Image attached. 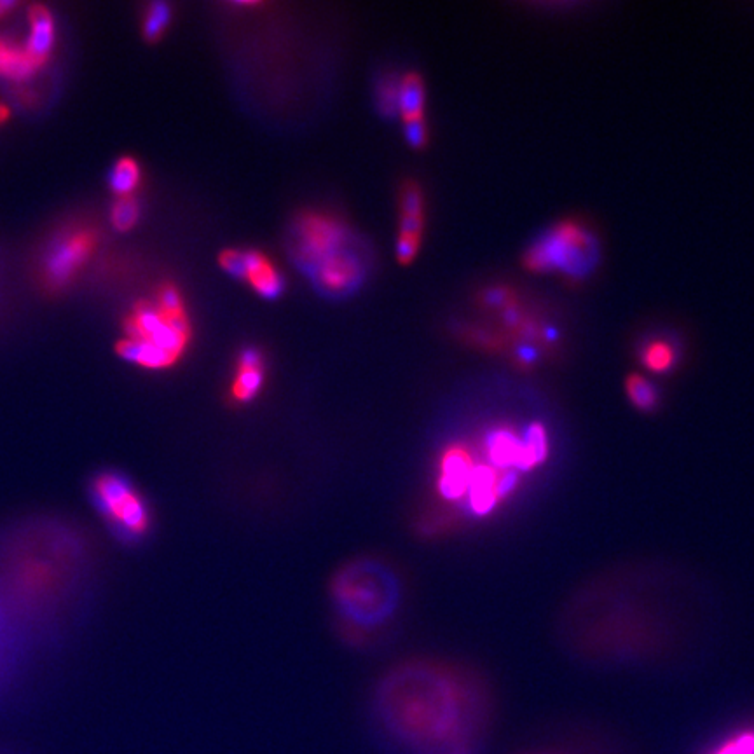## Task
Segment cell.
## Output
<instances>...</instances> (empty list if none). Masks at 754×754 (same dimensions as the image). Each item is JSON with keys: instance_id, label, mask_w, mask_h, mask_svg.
Listing matches in <instances>:
<instances>
[{"instance_id": "7402d4cb", "label": "cell", "mask_w": 754, "mask_h": 754, "mask_svg": "<svg viewBox=\"0 0 754 754\" xmlns=\"http://www.w3.org/2000/svg\"><path fill=\"white\" fill-rule=\"evenodd\" d=\"M398 86L400 83L395 79H384L377 86V107L383 114H397L398 112Z\"/></svg>"}, {"instance_id": "ac0fdd59", "label": "cell", "mask_w": 754, "mask_h": 754, "mask_svg": "<svg viewBox=\"0 0 754 754\" xmlns=\"http://www.w3.org/2000/svg\"><path fill=\"white\" fill-rule=\"evenodd\" d=\"M625 393L627 398L638 411L653 412L657 411L660 404L659 391L655 384L638 372H632L625 379Z\"/></svg>"}, {"instance_id": "7c38bea8", "label": "cell", "mask_w": 754, "mask_h": 754, "mask_svg": "<svg viewBox=\"0 0 754 754\" xmlns=\"http://www.w3.org/2000/svg\"><path fill=\"white\" fill-rule=\"evenodd\" d=\"M266 364L259 350L247 348L240 353L233 381L229 386V398L234 404H248L252 402L264 386L266 379Z\"/></svg>"}, {"instance_id": "4316f807", "label": "cell", "mask_w": 754, "mask_h": 754, "mask_svg": "<svg viewBox=\"0 0 754 754\" xmlns=\"http://www.w3.org/2000/svg\"><path fill=\"white\" fill-rule=\"evenodd\" d=\"M9 109H7L6 105H0V124L6 123L7 119H9Z\"/></svg>"}, {"instance_id": "603a6c76", "label": "cell", "mask_w": 754, "mask_h": 754, "mask_svg": "<svg viewBox=\"0 0 754 754\" xmlns=\"http://www.w3.org/2000/svg\"><path fill=\"white\" fill-rule=\"evenodd\" d=\"M714 754H754V734L753 732H744L737 735L732 741H728L720 751Z\"/></svg>"}, {"instance_id": "ffe728a7", "label": "cell", "mask_w": 754, "mask_h": 754, "mask_svg": "<svg viewBox=\"0 0 754 754\" xmlns=\"http://www.w3.org/2000/svg\"><path fill=\"white\" fill-rule=\"evenodd\" d=\"M170 21H172V9L168 4L165 2L151 4L145 11L144 23H142L145 39L149 42H158L165 35L166 28L170 27Z\"/></svg>"}, {"instance_id": "3957f363", "label": "cell", "mask_w": 754, "mask_h": 754, "mask_svg": "<svg viewBox=\"0 0 754 754\" xmlns=\"http://www.w3.org/2000/svg\"><path fill=\"white\" fill-rule=\"evenodd\" d=\"M330 592L337 615L348 627L374 631L397 613L402 583L390 564L360 557L337 569Z\"/></svg>"}, {"instance_id": "8992f818", "label": "cell", "mask_w": 754, "mask_h": 754, "mask_svg": "<svg viewBox=\"0 0 754 754\" xmlns=\"http://www.w3.org/2000/svg\"><path fill=\"white\" fill-rule=\"evenodd\" d=\"M350 227L325 213L306 212L295 220L292 252L309 275L325 262L351 250Z\"/></svg>"}, {"instance_id": "277c9868", "label": "cell", "mask_w": 754, "mask_h": 754, "mask_svg": "<svg viewBox=\"0 0 754 754\" xmlns=\"http://www.w3.org/2000/svg\"><path fill=\"white\" fill-rule=\"evenodd\" d=\"M124 332L117 355L149 371L179 364L192 339L187 309H166L156 301L138 302L124 322Z\"/></svg>"}, {"instance_id": "ba28073f", "label": "cell", "mask_w": 754, "mask_h": 754, "mask_svg": "<svg viewBox=\"0 0 754 754\" xmlns=\"http://www.w3.org/2000/svg\"><path fill=\"white\" fill-rule=\"evenodd\" d=\"M220 268L227 275L240 278L264 299H276L285 290V280L268 255L257 250H224L219 257Z\"/></svg>"}, {"instance_id": "cb8c5ba5", "label": "cell", "mask_w": 754, "mask_h": 754, "mask_svg": "<svg viewBox=\"0 0 754 754\" xmlns=\"http://www.w3.org/2000/svg\"><path fill=\"white\" fill-rule=\"evenodd\" d=\"M405 138L414 149H423L428 144V128L425 119L405 123Z\"/></svg>"}, {"instance_id": "d4e9b609", "label": "cell", "mask_w": 754, "mask_h": 754, "mask_svg": "<svg viewBox=\"0 0 754 754\" xmlns=\"http://www.w3.org/2000/svg\"><path fill=\"white\" fill-rule=\"evenodd\" d=\"M484 304L486 306H493V308L507 309L512 306L510 304V294H508L505 288H493V290H487L486 294L482 295Z\"/></svg>"}, {"instance_id": "5bb4252c", "label": "cell", "mask_w": 754, "mask_h": 754, "mask_svg": "<svg viewBox=\"0 0 754 754\" xmlns=\"http://www.w3.org/2000/svg\"><path fill=\"white\" fill-rule=\"evenodd\" d=\"M30 25H32V34L27 44V51L30 55L35 56L37 60L46 63L49 51L53 48L55 42V23L53 16L48 11V7L35 6L30 7Z\"/></svg>"}, {"instance_id": "9c48e42d", "label": "cell", "mask_w": 754, "mask_h": 754, "mask_svg": "<svg viewBox=\"0 0 754 754\" xmlns=\"http://www.w3.org/2000/svg\"><path fill=\"white\" fill-rule=\"evenodd\" d=\"M96 247L91 229H77L56 243L44 264V278L53 288H60L76 276Z\"/></svg>"}, {"instance_id": "6da1fadb", "label": "cell", "mask_w": 754, "mask_h": 754, "mask_svg": "<svg viewBox=\"0 0 754 754\" xmlns=\"http://www.w3.org/2000/svg\"><path fill=\"white\" fill-rule=\"evenodd\" d=\"M566 617L569 645L599 659L655 657L676 636L671 604L638 571L590 583L576 594Z\"/></svg>"}, {"instance_id": "7a4b0ae2", "label": "cell", "mask_w": 754, "mask_h": 754, "mask_svg": "<svg viewBox=\"0 0 754 754\" xmlns=\"http://www.w3.org/2000/svg\"><path fill=\"white\" fill-rule=\"evenodd\" d=\"M377 711L404 737L446 741L467 728L479 707V683L460 667L411 660L393 667L377 688Z\"/></svg>"}, {"instance_id": "44dd1931", "label": "cell", "mask_w": 754, "mask_h": 754, "mask_svg": "<svg viewBox=\"0 0 754 754\" xmlns=\"http://www.w3.org/2000/svg\"><path fill=\"white\" fill-rule=\"evenodd\" d=\"M112 224L116 227L117 231L126 233L133 227L137 226L138 219H140V206H138L137 199L133 196H123V198H117L116 203L112 206Z\"/></svg>"}, {"instance_id": "30bf717a", "label": "cell", "mask_w": 754, "mask_h": 754, "mask_svg": "<svg viewBox=\"0 0 754 754\" xmlns=\"http://www.w3.org/2000/svg\"><path fill=\"white\" fill-rule=\"evenodd\" d=\"M477 463V447L458 442L447 447L439 460L437 493L447 503H461L467 498L472 484L473 468Z\"/></svg>"}, {"instance_id": "52a82bcc", "label": "cell", "mask_w": 754, "mask_h": 754, "mask_svg": "<svg viewBox=\"0 0 754 754\" xmlns=\"http://www.w3.org/2000/svg\"><path fill=\"white\" fill-rule=\"evenodd\" d=\"M93 496L100 512L126 538H138L151 526L144 498L124 475L114 472L98 475L93 482Z\"/></svg>"}, {"instance_id": "2e32d148", "label": "cell", "mask_w": 754, "mask_h": 754, "mask_svg": "<svg viewBox=\"0 0 754 754\" xmlns=\"http://www.w3.org/2000/svg\"><path fill=\"white\" fill-rule=\"evenodd\" d=\"M639 360L646 371L657 376H667L679 364V351L667 339H652L639 351Z\"/></svg>"}, {"instance_id": "e0dca14e", "label": "cell", "mask_w": 754, "mask_h": 754, "mask_svg": "<svg viewBox=\"0 0 754 754\" xmlns=\"http://www.w3.org/2000/svg\"><path fill=\"white\" fill-rule=\"evenodd\" d=\"M425 84L418 74H407L398 86V112L404 123L421 121L425 112Z\"/></svg>"}, {"instance_id": "4fadbf2b", "label": "cell", "mask_w": 754, "mask_h": 754, "mask_svg": "<svg viewBox=\"0 0 754 754\" xmlns=\"http://www.w3.org/2000/svg\"><path fill=\"white\" fill-rule=\"evenodd\" d=\"M425 224V203L418 184L407 182L400 196V234L398 238L421 241Z\"/></svg>"}, {"instance_id": "9a60e30c", "label": "cell", "mask_w": 754, "mask_h": 754, "mask_svg": "<svg viewBox=\"0 0 754 754\" xmlns=\"http://www.w3.org/2000/svg\"><path fill=\"white\" fill-rule=\"evenodd\" d=\"M44 62L30 55L27 49L13 48L0 39V76L23 81L34 76Z\"/></svg>"}, {"instance_id": "5b68a950", "label": "cell", "mask_w": 754, "mask_h": 754, "mask_svg": "<svg viewBox=\"0 0 754 754\" xmlns=\"http://www.w3.org/2000/svg\"><path fill=\"white\" fill-rule=\"evenodd\" d=\"M597 241L578 222H561L524 255V268L533 273H561L571 282H582L596 268Z\"/></svg>"}, {"instance_id": "8fae6325", "label": "cell", "mask_w": 754, "mask_h": 754, "mask_svg": "<svg viewBox=\"0 0 754 754\" xmlns=\"http://www.w3.org/2000/svg\"><path fill=\"white\" fill-rule=\"evenodd\" d=\"M311 278L325 294H350L364 282L365 266L362 255L353 248L325 262L311 273Z\"/></svg>"}, {"instance_id": "484cf974", "label": "cell", "mask_w": 754, "mask_h": 754, "mask_svg": "<svg viewBox=\"0 0 754 754\" xmlns=\"http://www.w3.org/2000/svg\"><path fill=\"white\" fill-rule=\"evenodd\" d=\"M18 6L16 2H11V0H0V18L4 16V14H7V11H11V9H14V7Z\"/></svg>"}, {"instance_id": "d6986e66", "label": "cell", "mask_w": 754, "mask_h": 754, "mask_svg": "<svg viewBox=\"0 0 754 754\" xmlns=\"http://www.w3.org/2000/svg\"><path fill=\"white\" fill-rule=\"evenodd\" d=\"M140 179H142V172L137 161L124 156L114 165V170L110 175V189L114 191L117 198L133 196V192L140 184Z\"/></svg>"}]
</instances>
